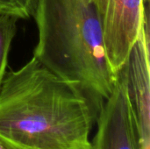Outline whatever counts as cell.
Wrapping results in <instances>:
<instances>
[{"label":"cell","mask_w":150,"mask_h":149,"mask_svg":"<svg viewBox=\"0 0 150 149\" xmlns=\"http://www.w3.org/2000/svg\"><path fill=\"white\" fill-rule=\"evenodd\" d=\"M101 104L33 57L4 76L0 88V134L25 149L87 146Z\"/></svg>","instance_id":"6da1fadb"},{"label":"cell","mask_w":150,"mask_h":149,"mask_svg":"<svg viewBox=\"0 0 150 149\" xmlns=\"http://www.w3.org/2000/svg\"><path fill=\"white\" fill-rule=\"evenodd\" d=\"M33 57L57 76L103 102L117 75L109 63L93 0H38Z\"/></svg>","instance_id":"7a4b0ae2"},{"label":"cell","mask_w":150,"mask_h":149,"mask_svg":"<svg viewBox=\"0 0 150 149\" xmlns=\"http://www.w3.org/2000/svg\"><path fill=\"white\" fill-rule=\"evenodd\" d=\"M148 1L93 0L102 26L106 55L116 75L124 66L144 21L149 19Z\"/></svg>","instance_id":"3957f363"},{"label":"cell","mask_w":150,"mask_h":149,"mask_svg":"<svg viewBox=\"0 0 150 149\" xmlns=\"http://www.w3.org/2000/svg\"><path fill=\"white\" fill-rule=\"evenodd\" d=\"M96 121L98 128L91 143L93 149H143L121 71L117 73L112 91L102 102Z\"/></svg>","instance_id":"277c9868"},{"label":"cell","mask_w":150,"mask_h":149,"mask_svg":"<svg viewBox=\"0 0 150 149\" xmlns=\"http://www.w3.org/2000/svg\"><path fill=\"white\" fill-rule=\"evenodd\" d=\"M122 72L142 139L143 149H149V32L145 20L139 37L120 70Z\"/></svg>","instance_id":"5b68a950"},{"label":"cell","mask_w":150,"mask_h":149,"mask_svg":"<svg viewBox=\"0 0 150 149\" xmlns=\"http://www.w3.org/2000/svg\"><path fill=\"white\" fill-rule=\"evenodd\" d=\"M18 19L13 15L0 12V88L6 74L8 55L17 32Z\"/></svg>","instance_id":"8992f818"},{"label":"cell","mask_w":150,"mask_h":149,"mask_svg":"<svg viewBox=\"0 0 150 149\" xmlns=\"http://www.w3.org/2000/svg\"><path fill=\"white\" fill-rule=\"evenodd\" d=\"M38 0H0V12L18 18H29L33 16Z\"/></svg>","instance_id":"52a82bcc"},{"label":"cell","mask_w":150,"mask_h":149,"mask_svg":"<svg viewBox=\"0 0 150 149\" xmlns=\"http://www.w3.org/2000/svg\"><path fill=\"white\" fill-rule=\"evenodd\" d=\"M0 149H25L7 140L0 134Z\"/></svg>","instance_id":"ba28073f"},{"label":"cell","mask_w":150,"mask_h":149,"mask_svg":"<svg viewBox=\"0 0 150 149\" xmlns=\"http://www.w3.org/2000/svg\"><path fill=\"white\" fill-rule=\"evenodd\" d=\"M75 149H93L91 147V143L90 145H87V146H83V147H80V148H77Z\"/></svg>","instance_id":"9c48e42d"}]
</instances>
